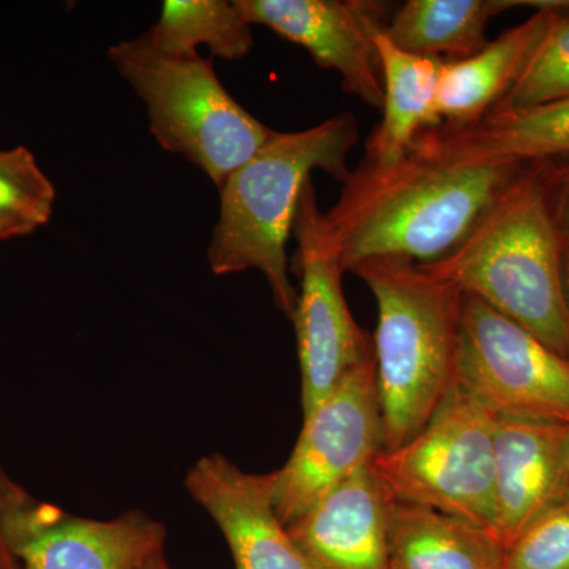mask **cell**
<instances>
[{"mask_svg": "<svg viewBox=\"0 0 569 569\" xmlns=\"http://www.w3.org/2000/svg\"><path fill=\"white\" fill-rule=\"evenodd\" d=\"M565 99H569L568 0L556 10L548 33L515 88L492 112L523 110Z\"/></svg>", "mask_w": 569, "mask_h": 569, "instance_id": "obj_22", "label": "cell"}, {"mask_svg": "<svg viewBox=\"0 0 569 569\" xmlns=\"http://www.w3.org/2000/svg\"><path fill=\"white\" fill-rule=\"evenodd\" d=\"M383 77V116L366 141L365 159L392 162L415 148L419 137L441 126L438 112L440 59L399 50L381 32L377 37Z\"/></svg>", "mask_w": 569, "mask_h": 569, "instance_id": "obj_17", "label": "cell"}, {"mask_svg": "<svg viewBox=\"0 0 569 569\" xmlns=\"http://www.w3.org/2000/svg\"><path fill=\"white\" fill-rule=\"evenodd\" d=\"M146 39L176 58H197L206 47L224 61L244 59L254 44L252 26L227 0H167Z\"/></svg>", "mask_w": 569, "mask_h": 569, "instance_id": "obj_20", "label": "cell"}, {"mask_svg": "<svg viewBox=\"0 0 569 569\" xmlns=\"http://www.w3.org/2000/svg\"><path fill=\"white\" fill-rule=\"evenodd\" d=\"M497 417L455 385L425 429L372 467L396 500L477 523H496ZM496 537V535H493Z\"/></svg>", "mask_w": 569, "mask_h": 569, "instance_id": "obj_6", "label": "cell"}, {"mask_svg": "<svg viewBox=\"0 0 569 569\" xmlns=\"http://www.w3.org/2000/svg\"><path fill=\"white\" fill-rule=\"evenodd\" d=\"M548 171L553 211H556L565 247L569 252V157L549 160Z\"/></svg>", "mask_w": 569, "mask_h": 569, "instance_id": "obj_24", "label": "cell"}, {"mask_svg": "<svg viewBox=\"0 0 569 569\" xmlns=\"http://www.w3.org/2000/svg\"><path fill=\"white\" fill-rule=\"evenodd\" d=\"M6 533L22 569H141L163 553L167 530L144 512L111 520L70 515L18 488Z\"/></svg>", "mask_w": 569, "mask_h": 569, "instance_id": "obj_10", "label": "cell"}, {"mask_svg": "<svg viewBox=\"0 0 569 569\" xmlns=\"http://www.w3.org/2000/svg\"><path fill=\"white\" fill-rule=\"evenodd\" d=\"M389 569H501L503 546L489 530L421 505L396 500Z\"/></svg>", "mask_w": 569, "mask_h": 569, "instance_id": "obj_18", "label": "cell"}, {"mask_svg": "<svg viewBox=\"0 0 569 569\" xmlns=\"http://www.w3.org/2000/svg\"><path fill=\"white\" fill-rule=\"evenodd\" d=\"M186 486L219 526L236 569H316L277 515L274 475L247 473L211 455L190 468Z\"/></svg>", "mask_w": 569, "mask_h": 569, "instance_id": "obj_12", "label": "cell"}, {"mask_svg": "<svg viewBox=\"0 0 569 569\" xmlns=\"http://www.w3.org/2000/svg\"><path fill=\"white\" fill-rule=\"evenodd\" d=\"M559 0H408L395 10L385 36L410 54L462 61L489 43L486 29L518 7L548 9Z\"/></svg>", "mask_w": 569, "mask_h": 569, "instance_id": "obj_19", "label": "cell"}, {"mask_svg": "<svg viewBox=\"0 0 569 569\" xmlns=\"http://www.w3.org/2000/svg\"><path fill=\"white\" fill-rule=\"evenodd\" d=\"M359 140L355 116L343 112L301 132H274L220 187V217L208 258L213 274L257 269L276 306L293 318L298 291L288 277L287 242L307 182L320 170L343 182L348 153Z\"/></svg>", "mask_w": 569, "mask_h": 569, "instance_id": "obj_3", "label": "cell"}, {"mask_svg": "<svg viewBox=\"0 0 569 569\" xmlns=\"http://www.w3.org/2000/svg\"><path fill=\"white\" fill-rule=\"evenodd\" d=\"M568 425L497 417L493 535L503 549L567 503Z\"/></svg>", "mask_w": 569, "mask_h": 569, "instance_id": "obj_13", "label": "cell"}, {"mask_svg": "<svg viewBox=\"0 0 569 569\" xmlns=\"http://www.w3.org/2000/svg\"><path fill=\"white\" fill-rule=\"evenodd\" d=\"M250 26H264L305 48L320 69L339 74L342 89L373 110L385 88L377 37L395 9L378 0H234Z\"/></svg>", "mask_w": 569, "mask_h": 569, "instance_id": "obj_11", "label": "cell"}, {"mask_svg": "<svg viewBox=\"0 0 569 569\" xmlns=\"http://www.w3.org/2000/svg\"><path fill=\"white\" fill-rule=\"evenodd\" d=\"M351 272L377 302L376 378L389 451L418 436L456 385L466 293L407 261H366Z\"/></svg>", "mask_w": 569, "mask_h": 569, "instance_id": "obj_4", "label": "cell"}, {"mask_svg": "<svg viewBox=\"0 0 569 569\" xmlns=\"http://www.w3.org/2000/svg\"><path fill=\"white\" fill-rule=\"evenodd\" d=\"M413 149L456 163H539L569 157V99L498 111L468 129L422 133Z\"/></svg>", "mask_w": 569, "mask_h": 569, "instance_id": "obj_16", "label": "cell"}, {"mask_svg": "<svg viewBox=\"0 0 569 569\" xmlns=\"http://www.w3.org/2000/svg\"><path fill=\"white\" fill-rule=\"evenodd\" d=\"M565 257L548 162L530 164L447 257L419 264L569 359Z\"/></svg>", "mask_w": 569, "mask_h": 569, "instance_id": "obj_2", "label": "cell"}, {"mask_svg": "<svg viewBox=\"0 0 569 569\" xmlns=\"http://www.w3.org/2000/svg\"><path fill=\"white\" fill-rule=\"evenodd\" d=\"M501 569H569V501L522 531L505 549Z\"/></svg>", "mask_w": 569, "mask_h": 569, "instance_id": "obj_23", "label": "cell"}, {"mask_svg": "<svg viewBox=\"0 0 569 569\" xmlns=\"http://www.w3.org/2000/svg\"><path fill=\"white\" fill-rule=\"evenodd\" d=\"M456 385L496 417L569 422V359L470 295Z\"/></svg>", "mask_w": 569, "mask_h": 569, "instance_id": "obj_7", "label": "cell"}, {"mask_svg": "<svg viewBox=\"0 0 569 569\" xmlns=\"http://www.w3.org/2000/svg\"><path fill=\"white\" fill-rule=\"evenodd\" d=\"M565 3L567 0H559L535 11L529 20L501 32L470 58L443 61L438 78L440 127L468 129L488 118L515 88L548 33L556 10Z\"/></svg>", "mask_w": 569, "mask_h": 569, "instance_id": "obj_15", "label": "cell"}, {"mask_svg": "<svg viewBox=\"0 0 569 569\" xmlns=\"http://www.w3.org/2000/svg\"><path fill=\"white\" fill-rule=\"evenodd\" d=\"M54 198V187L28 149L0 151V241L47 224Z\"/></svg>", "mask_w": 569, "mask_h": 569, "instance_id": "obj_21", "label": "cell"}, {"mask_svg": "<svg viewBox=\"0 0 569 569\" xmlns=\"http://www.w3.org/2000/svg\"><path fill=\"white\" fill-rule=\"evenodd\" d=\"M396 498L372 463L288 526L316 569H389V518Z\"/></svg>", "mask_w": 569, "mask_h": 569, "instance_id": "obj_14", "label": "cell"}, {"mask_svg": "<svg viewBox=\"0 0 569 569\" xmlns=\"http://www.w3.org/2000/svg\"><path fill=\"white\" fill-rule=\"evenodd\" d=\"M316 187L307 182L293 233V271L301 279L291 321L298 337L302 413L313 410L337 385L376 355L373 337L359 328L343 295V269L326 239Z\"/></svg>", "mask_w": 569, "mask_h": 569, "instance_id": "obj_8", "label": "cell"}, {"mask_svg": "<svg viewBox=\"0 0 569 569\" xmlns=\"http://www.w3.org/2000/svg\"><path fill=\"white\" fill-rule=\"evenodd\" d=\"M530 164L456 163L418 149L392 162L362 159L323 212L326 239L346 272L372 260L436 263Z\"/></svg>", "mask_w": 569, "mask_h": 569, "instance_id": "obj_1", "label": "cell"}, {"mask_svg": "<svg viewBox=\"0 0 569 569\" xmlns=\"http://www.w3.org/2000/svg\"><path fill=\"white\" fill-rule=\"evenodd\" d=\"M383 449L376 355L356 367L305 417L290 459L274 471V505L284 526L302 518L321 498Z\"/></svg>", "mask_w": 569, "mask_h": 569, "instance_id": "obj_9", "label": "cell"}, {"mask_svg": "<svg viewBox=\"0 0 569 569\" xmlns=\"http://www.w3.org/2000/svg\"><path fill=\"white\" fill-rule=\"evenodd\" d=\"M563 283H565V299H567V309H568V317H569V252H568V250H567V257H565Z\"/></svg>", "mask_w": 569, "mask_h": 569, "instance_id": "obj_26", "label": "cell"}, {"mask_svg": "<svg viewBox=\"0 0 569 569\" xmlns=\"http://www.w3.org/2000/svg\"><path fill=\"white\" fill-rule=\"evenodd\" d=\"M108 58L148 107L157 142L197 164L219 189L274 134L223 88L212 59L164 54L146 36L114 44Z\"/></svg>", "mask_w": 569, "mask_h": 569, "instance_id": "obj_5", "label": "cell"}, {"mask_svg": "<svg viewBox=\"0 0 569 569\" xmlns=\"http://www.w3.org/2000/svg\"><path fill=\"white\" fill-rule=\"evenodd\" d=\"M20 486L3 471L0 466V569H22L20 560L14 556L13 549H11L9 538L6 533V518L7 508L13 493Z\"/></svg>", "mask_w": 569, "mask_h": 569, "instance_id": "obj_25", "label": "cell"}, {"mask_svg": "<svg viewBox=\"0 0 569 569\" xmlns=\"http://www.w3.org/2000/svg\"><path fill=\"white\" fill-rule=\"evenodd\" d=\"M567 501H569V425H568V498Z\"/></svg>", "mask_w": 569, "mask_h": 569, "instance_id": "obj_28", "label": "cell"}, {"mask_svg": "<svg viewBox=\"0 0 569 569\" xmlns=\"http://www.w3.org/2000/svg\"><path fill=\"white\" fill-rule=\"evenodd\" d=\"M141 569H170L168 567L167 560H164L163 553H160V556H157L156 559L149 561L148 565H146L144 568Z\"/></svg>", "mask_w": 569, "mask_h": 569, "instance_id": "obj_27", "label": "cell"}]
</instances>
